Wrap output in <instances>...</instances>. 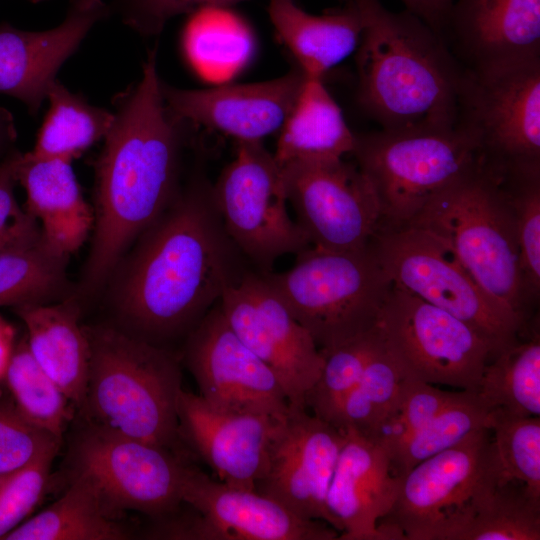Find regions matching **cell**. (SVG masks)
<instances>
[{
  "label": "cell",
  "mask_w": 540,
  "mask_h": 540,
  "mask_svg": "<svg viewBox=\"0 0 540 540\" xmlns=\"http://www.w3.org/2000/svg\"><path fill=\"white\" fill-rule=\"evenodd\" d=\"M352 1L362 21L354 53L359 108L385 131L455 129L466 70L445 40L406 9Z\"/></svg>",
  "instance_id": "obj_3"
},
{
  "label": "cell",
  "mask_w": 540,
  "mask_h": 540,
  "mask_svg": "<svg viewBox=\"0 0 540 540\" xmlns=\"http://www.w3.org/2000/svg\"><path fill=\"white\" fill-rule=\"evenodd\" d=\"M229 326L277 376L289 406L306 409L324 357L264 274L249 269L219 300Z\"/></svg>",
  "instance_id": "obj_14"
},
{
  "label": "cell",
  "mask_w": 540,
  "mask_h": 540,
  "mask_svg": "<svg viewBox=\"0 0 540 540\" xmlns=\"http://www.w3.org/2000/svg\"><path fill=\"white\" fill-rule=\"evenodd\" d=\"M497 171L540 166V60L487 73L466 71L457 126Z\"/></svg>",
  "instance_id": "obj_12"
},
{
  "label": "cell",
  "mask_w": 540,
  "mask_h": 540,
  "mask_svg": "<svg viewBox=\"0 0 540 540\" xmlns=\"http://www.w3.org/2000/svg\"><path fill=\"white\" fill-rule=\"evenodd\" d=\"M198 155L173 202L135 240L102 290L113 325L168 349L254 269L224 228Z\"/></svg>",
  "instance_id": "obj_1"
},
{
  "label": "cell",
  "mask_w": 540,
  "mask_h": 540,
  "mask_svg": "<svg viewBox=\"0 0 540 540\" xmlns=\"http://www.w3.org/2000/svg\"><path fill=\"white\" fill-rule=\"evenodd\" d=\"M497 175L514 211L524 292L534 310L540 296V166Z\"/></svg>",
  "instance_id": "obj_37"
},
{
  "label": "cell",
  "mask_w": 540,
  "mask_h": 540,
  "mask_svg": "<svg viewBox=\"0 0 540 540\" xmlns=\"http://www.w3.org/2000/svg\"><path fill=\"white\" fill-rule=\"evenodd\" d=\"M493 457L489 428L429 457L404 474L396 500L380 521L381 540H434L470 498Z\"/></svg>",
  "instance_id": "obj_17"
},
{
  "label": "cell",
  "mask_w": 540,
  "mask_h": 540,
  "mask_svg": "<svg viewBox=\"0 0 540 540\" xmlns=\"http://www.w3.org/2000/svg\"><path fill=\"white\" fill-rule=\"evenodd\" d=\"M84 421L71 447L72 472L92 481L111 516L133 510L159 520L179 510L187 455Z\"/></svg>",
  "instance_id": "obj_11"
},
{
  "label": "cell",
  "mask_w": 540,
  "mask_h": 540,
  "mask_svg": "<svg viewBox=\"0 0 540 540\" xmlns=\"http://www.w3.org/2000/svg\"><path fill=\"white\" fill-rule=\"evenodd\" d=\"M445 42L471 73L540 60V0H454Z\"/></svg>",
  "instance_id": "obj_20"
},
{
  "label": "cell",
  "mask_w": 540,
  "mask_h": 540,
  "mask_svg": "<svg viewBox=\"0 0 540 540\" xmlns=\"http://www.w3.org/2000/svg\"><path fill=\"white\" fill-rule=\"evenodd\" d=\"M161 80L155 47L140 80L112 99V124L93 163L92 239L74 295L82 306L102 293L120 259L183 184L197 127L166 105Z\"/></svg>",
  "instance_id": "obj_2"
},
{
  "label": "cell",
  "mask_w": 540,
  "mask_h": 540,
  "mask_svg": "<svg viewBox=\"0 0 540 540\" xmlns=\"http://www.w3.org/2000/svg\"><path fill=\"white\" fill-rule=\"evenodd\" d=\"M487 427L499 474L522 483L540 499V417L491 410Z\"/></svg>",
  "instance_id": "obj_38"
},
{
  "label": "cell",
  "mask_w": 540,
  "mask_h": 540,
  "mask_svg": "<svg viewBox=\"0 0 540 540\" xmlns=\"http://www.w3.org/2000/svg\"><path fill=\"white\" fill-rule=\"evenodd\" d=\"M70 255L52 247L41 234L0 252V306L48 304L74 296L67 275Z\"/></svg>",
  "instance_id": "obj_30"
},
{
  "label": "cell",
  "mask_w": 540,
  "mask_h": 540,
  "mask_svg": "<svg viewBox=\"0 0 540 540\" xmlns=\"http://www.w3.org/2000/svg\"><path fill=\"white\" fill-rule=\"evenodd\" d=\"M345 439L343 430L289 406L275 424L255 490L299 517L333 527L326 496Z\"/></svg>",
  "instance_id": "obj_18"
},
{
  "label": "cell",
  "mask_w": 540,
  "mask_h": 540,
  "mask_svg": "<svg viewBox=\"0 0 540 540\" xmlns=\"http://www.w3.org/2000/svg\"><path fill=\"white\" fill-rule=\"evenodd\" d=\"M62 440L25 418L11 398H0V477L14 473L51 451Z\"/></svg>",
  "instance_id": "obj_40"
},
{
  "label": "cell",
  "mask_w": 540,
  "mask_h": 540,
  "mask_svg": "<svg viewBox=\"0 0 540 540\" xmlns=\"http://www.w3.org/2000/svg\"><path fill=\"white\" fill-rule=\"evenodd\" d=\"M376 326L405 379L477 392L491 345L471 326L393 284Z\"/></svg>",
  "instance_id": "obj_10"
},
{
  "label": "cell",
  "mask_w": 540,
  "mask_h": 540,
  "mask_svg": "<svg viewBox=\"0 0 540 540\" xmlns=\"http://www.w3.org/2000/svg\"><path fill=\"white\" fill-rule=\"evenodd\" d=\"M180 359L199 395L220 410L283 419L289 403L275 373L235 334L219 301L184 339Z\"/></svg>",
  "instance_id": "obj_16"
},
{
  "label": "cell",
  "mask_w": 540,
  "mask_h": 540,
  "mask_svg": "<svg viewBox=\"0 0 540 540\" xmlns=\"http://www.w3.org/2000/svg\"><path fill=\"white\" fill-rule=\"evenodd\" d=\"M4 380L19 412L62 440L76 408L36 362L25 335L16 343Z\"/></svg>",
  "instance_id": "obj_34"
},
{
  "label": "cell",
  "mask_w": 540,
  "mask_h": 540,
  "mask_svg": "<svg viewBox=\"0 0 540 540\" xmlns=\"http://www.w3.org/2000/svg\"><path fill=\"white\" fill-rule=\"evenodd\" d=\"M179 511L156 526L157 538L191 540H335L337 530L321 520L299 517L258 493L214 480L192 463L186 469Z\"/></svg>",
  "instance_id": "obj_13"
},
{
  "label": "cell",
  "mask_w": 540,
  "mask_h": 540,
  "mask_svg": "<svg viewBox=\"0 0 540 540\" xmlns=\"http://www.w3.org/2000/svg\"><path fill=\"white\" fill-rule=\"evenodd\" d=\"M341 448L326 496L333 527L342 540H381L380 521L391 510L401 478L388 449L354 430H344Z\"/></svg>",
  "instance_id": "obj_23"
},
{
  "label": "cell",
  "mask_w": 540,
  "mask_h": 540,
  "mask_svg": "<svg viewBox=\"0 0 540 540\" xmlns=\"http://www.w3.org/2000/svg\"><path fill=\"white\" fill-rule=\"evenodd\" d=\"M477 395L484 406L517 416H540V336L535 327L485 366Z\"/></svg>",
  "instance_id": "obj_32"
},
{
  "label": "cell",
  "mask_w": 540,
  "mask_h": 540,
  "mask_svg": "<svg viewBox=\"0 0 540 540\" xmlns=\"http://www.w3.org/2000/svg\"><path fill=\"white\" fill-rule=\"evenodd\" d=\"M404 379L380 333L379 344L343 402L335 427L372 438L393 410Z\"/></svg>",
  "instance_id": "obj_35"
},
{
  "label": "cell",
  "mask_w": 540,
  "mask_h": 540,
  "mask_svg": "<svg viewBox=\"0 0 540 540\" xmlns=\"http://www.w3.org/2000/svg\"><path fill=\"white\" fill-rule=\"evenodd\" d=\"M344 1V0H341ZM405 9L445 40V33L454 0H400Z\"/></svg>",
  "instance_id": "obj_44"
},
{
  "label": "cell",
  "mask_w": 540,
  "mask_h": 540,
  "mask_svg": "<svg viewBox=\"0 0 540 540\" xmlns=\"http://www.w3.org/2000/svg\"><path fill=\"white\" fill-rule=\"evenodd\" d=\"M21 152L17 149L0 160V252L32 241L41 234L37 220L15 197L17 168Z\"/></svg>",
  "instance_id": "obj_43"
},
{
  "label": "cell",
  "mask_w": 540,
  "mask_h": 540,
  "mask_svg": "<svg viewBox=\"0 0 540 540\" xmlns=\"http://www.w3.org/2000/svg\"><path fill=\"white\" fill-rule=\"evenodd\" d=\"M488 412L476 392L460 391L434 418L388 449L394 472L402 477L421 461L488 428Z\"/></svg>",
  "instance_id": "obj_33"
},
{
  "label": "cell",
  "mask_w": 540,
  "mask_h": 540,
  "mask_svg": "<svg viewBox=\"0 0 540 540\" xmlns=\"http://www.w3.org/2000/svg\"><path fill=\"white\" fill-rule=\"evenodd\" d=\"M104 0H70L64 20L44 31L0 24V93L23 102L36 115L62 65L89 31L108 17Z\"/></svg>",
  "instance_id": "obj_22"
},
{
  "label": "cell",
  "mask_w": 540,
  "mask_h": 540,
  "mask_svg": "<svg viewBox=\"0 0 540 540\" xmlns=\"http://www.w3.org/2000/svg\"><path fill=\"white\" fill-rule=\"evenodd\" d=\"M459 394L425 382L404 379L393 410L370 439L387 449L393 447L434 418Z\"/></svg>",
  "instance_id": "obj_39"
},
{
  "label": "cell",
  "mask_w": 540,
  "mask_h": 540,
  "mask_svg": "<svg viewBox=\"0 0 540 540\" xmlns=\"http://www.w3.org/2000/svg\"><path fill=\"white\" fill-rule=\"evenodd\" d=\"M130 531L105 508L92 481L73 474L66 492L3 540H126Z\"/></svg>",
  "instance_id": "obj_29"
},
{
  "label": "cell",
  "mask_w": 540,
  "mask_h": 540,
  "mask_svg": "<svg viewBox=\"0 0 540 540\" xmlns=\"http://www.w3.org/2000/svg\"><path fill=\"white\" fill-rule=\"evenodd\" d=\"M49 109L28 153L41 159L72 162L104 139L113 112L91 104L81 93L69 90L58 79L49 87Z\"/></svg>",
  "instance_id": "obj_31"
},
{
  "label": "cell",
  "mask_w": 540,
  "mask_h": 540,
  "mask_svg": "<svg viewBox=\"0 0 540 540\" xmlns=\"http://www.w3.org/2000/svg\"><path fill=\"white\" fill-rule=\"evenodd\" d=\"M356 133L323 79L307 77L283 127L273 153L280 166L299 161L342 159L351 154Z\"/></svg>",
  "instance_id": "obj_28"
},
{
  "label": "cell",
  "mask_w": 540,
  "mask_h": 540,
  "mask_svg": "<svg viewBox=\"0 0 540 540\" xmlns=\"http://www.w3.org/2000/svg\"><path fill=\"white\" fill-rule=\"evenodd\" d=\"M243 0H113L110 13L142 37L158 36L174 17L205 8H225Z\"/></svg>",
  "instance_id": "obj_42"
},
{
  "label": "cell",
  "mask_w": 540,
  "mask_h": 540,
  "mask_svg": "<svg viewBox=\"0 0 540 540\" xmlns=\"http://www.w3.org/2000/svg\"><path fill=\"white\" fill-rule=\"evenodd\" d=\"M369 246L393 284L467 323L494 357L527 332L530 325L486 293L432 232L412 224L380 226Z\"/></svg>",
  "instance_id": "obj_7"
},
{
  "label": "cell",
  "mask_w": 540,
  "mask_h": 540,
  "mask_svg": "<svg viewBox=\"0 0 540 540\" xmlns=\"http://www.w3.org/2000/svg\"><path fill=\"white\" fill-rule=\"evenodd\" d=\"M177 416L181 441L212 469L219 481L255 490L278 419L216 409L199 394L183 388L178 395Z\"/></svg>",
  "instance_id": "obj_21"
},
{
  "label": "cell",
  "mask_w": 540,
  "mask_h": 540,
  "mask_svg": "<svg viewBox=\"0 0 540 540\" xmlns=\"http://www.w3.org/2000/svg\"><path fill=\"white\" fill-rule=\"evenodd\" d=\"M287 201L310 245L335 251L367 247L378 230L377 195L359 167L342 159L281 166Z\"/></svg>",
  "instance_id": "obj_15"
},
{
  "label": "cell",
  "mask_w": 540,
  "mask_h": 540,
  "mask_svg": "<svg viewBox=\"0 0 540 540\" xmlns=\"http://www.w3.org/2000/svg\"><path fill=\"white\" fill-rule=\"evenodd\" d=\"M263 274L319 350L371 329L393 286L369 245L350 251L310 245L290 269Z\"/></svg>",
  "instance_id": "obj_6"
},
{
  "label": "cell",
  "mask_w": 540,
  "mask_h": 540,
  "mask_svg": "<svg viewBox=\"0 0 540 540\" xmlns=\"http://www.w3.org/2000/svg\"><path fill=\"white\" fill-rule=\"evenodd\" d=\"M16 343L14 326L0 315V382L5 379Z\"/></svg>",
  "instance_id": "obj_45"
},
{
  "label": "cell",
  "mask_w": 540,
  "mask_h": 540,
  "mask_svg": "<svg viewBox=\"0 0 540 540\" xmlns=\"http://www.w3.org/2000/svg\"><path fill=\"white\" fill-rule=\"evenodd\" d=\"M58 451L45 453L28 466L0 477V539L22 524L42 500Z\"/></svg>",
  "instance_id": "obj_41"
},
{
  "label": "cell",
  "mask_w": 540,
  "mask_h": 540,
  "mask_svg": "<svg viewBox=\"0 0 540 540\" xmlns=\"http://www.w3.org/2000/svg\"><path fill=\"white\" fill-rule=\"evenodd\" d=\"M85 330L90 364L80 412L84 420L188 456L178 430L180 356L112 323L85 326Z\"/></svg>",
  "instance_id": "obj_4"
},
{
  "label": "cell",
  "mask_w": 540,
  "mask_h": 540,
  "mask_svg": "<svg viewBox=\"0 0 540 540\" xmlns=\"http://www.w3.org/2000/svg\"><path fill=\"white\" fill-rule=\"evenodd\" d=\"M32 2H39V1H42V0H30Z\"/></svg>",
  "instance_id": "obj_47"
},
{
  "label": "cell",
  "mask_w": 540,
  "mask_h": 540,
  "mask_svg": "<svg viewBox=\"0 0 540 540\" xmlns=\"http://www.w3.org/2000/svg\"><path fill=\"white\" fill-rule=\"evenodd\" d=\"M212 190L227 234L255 270L268 273L278 258L310 246L287 210L282 168L262 141L237 142Z\"/></svg>",
  "instance_id": "obj_9"
},
{
  "label": "cell",
  "mask_w": 540,
  "mask_h": 540,
  "mask_svg": "<svg viewBox=\"0 0 540 540\" xmlns=\"http://www.w3.org/2000/svg\"><path fill=\"white\" fill-rule=\"evenodd\" d=\"M17 179L26 193L23 208L37 220L47 242L68 255L77 251L92 231L94 212L72 162L21 153Z\"/></svg>",
  "instance_id": "obj_24"
},
{
  "label": "cell",
  "mask_w": 540,
  "mask_h": 540,
  "mask_svg": "<svg viewBox=\"0 0 540 540\" xmlns=\"http://www.w3.org/2000/svg\"><path fill=\"white\" fill-rule=\"evenodd\" d=\"M351 154L377 195L380 226L387 227L409 223L430 199L471 171L481 158L475 140L460 127L356 134Z\"/></svg>",
  "instance_id": "obj_8"
},
{
  "label": "cell",
  "mask_w": 540,
  "mask_h": 540,
  "mask_svg": "<svg viewBox=\"0 0 540 540\" xmlns=\"http://www.w3.org/2000/svg\"><path fill=\"white\" fill-rule=\"evenodd\" d=\"M380 341L376 324L366 332L328 350H320L324 364L306 396V408L335 426L341 406L358 384Z\"/></svg>",
  "instance_id": "obj_36"
},
{
  "label": "cell",
  "mask_w": 540,
  "mask_h": 540,
  "mask_svg": "<svg viewBox=\"0 0 540 540\" xmlns=\"http://www.w3.org/2000/svg\"><path fill=\"white\" fill-rule=\"evenodd\" d=\"M493 448V446H492ZM540 499L520 482L500 476L494 459L470 498L434 540H539Z\"/></svg>",
  "instance_id": "obj_26"
},
{
  "label": "cell",
  "mask_w": 540,
  "mask_h": 540,
  "mask_svg": "<svg viewBox=\"0 0 540 540\" xmlns=\"http://www.w3.org/2000/svg\"><path fill=\"white\" fill-rule=\"evenodd\" d=\"M17 140V130L12 113L0 107V160L14 151Z\"/></svg>",
  "instance_id": "obj_46"
},
{
  "label": "cell",
  "mask_w": 540,
  "mask_h": 540,
  "mask_svg": "<svg viewBox=\"0 0 540 540\" xmlns=\"http://www.w3.org/2000/svg\"><path fill=\"white\" fill-rule=\"evenodd\" d=\"M306 75L295 66L271 80L183 89L161 80L166 105L196 127L221 132L237 142L262 141L279 133L300 94Z\"/></svg>",
  "instance_id": "obj_19"
},
{
  "label": "cell",
  "mask_w": 540,
  "mask_h": 540,
  "mask_svg": "<svg viewBox=\"0 0 540 540\" xmlns=\"http://www.w3.org/2000/svg\"><path fill=\"white\" fill-rule=\"evenodd\" d=\"M407 224L447 243L486 293L530 324L534 310L524 292L514 211L499 177L481 158Z\"/></svg>",
  "instance_id": "obj_5"
},
{
  "label": "cell",
  "mask_w": 540,
  "mask_h": 540,
  "mask_svg": "<svg viewBox=\"0 0 540 540\" xmlns=\"http://www.w3.org/2000/svg\"><path fill=\"white\" fill-rule=\"evenodd\" d=\"M322 15L302 9L295 0H268L276 35L307 77L321 78L355 53L362 21L352 0Z\"/></svg>",
  "instance_id": "obj_27"
},
{
  "label": "cell",
  "mask_w": 540,
  "mask_h": 540,
  "mask_svg": "<svg viewBox=\"0 0 540 540\" xmlns=\"http://www.w3.org/2000/svg\"><path fill=\"white\" fill-rule=\"evenodd\" d=\"M26 327L29 350L40 367L81 412L89 375L90 346L75 296L12 308Z\"/></svg>",
  "instance_id": "obj_25"
}]
</instances>
